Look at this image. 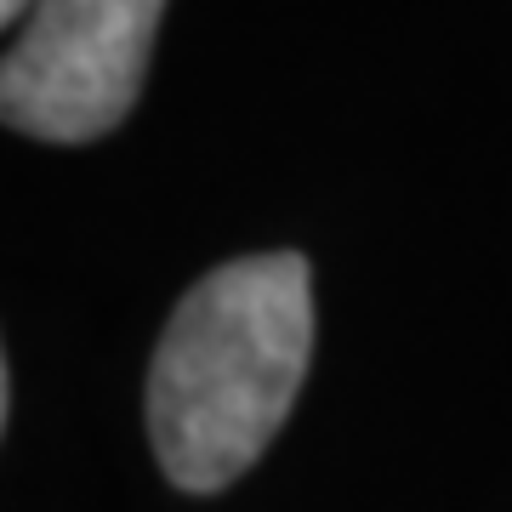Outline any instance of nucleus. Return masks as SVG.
Masks as SVG:
<instances>
[{"label":"nucleus","instance_id":"f257e3e1","mask_svg":"<svg viewBox=\"0 0 512 512\" xmlns=\"http://www.w3.org/2000/svg\"><path fill=\"white\" fill-rule=\"evenodd\" d=\"M313 353V279L296 251L222 262L177 302L148 370V444L177 490H222L291 416Z\"/></svg>","mask_w":512,"mask_h":512},{"label":"nucleus","instance_id":"f03ea898","mask_svg":"<svg viewBox=\"0 0 512 512\" xmlns=\"http://www.w3.org/2000/svg\"><path fill=\"white\" fill-rule=\"evenodd\" d=\"M165 0H35L0 63L6 126L40 143H92L143 92Z\"/></svg>","mask_w":512,"mask_h":512},{"label":"nucleus","instance_id":"7ed1b4c3","mask_svg":"<svg viewBox=\"0 0 512 512\" xmlns=\"http://www.w3.org/2000/svg\"><path fill=\"white\" fill-rule=\"evenodd\" d=\"M23 12H35V0H0V18L6 23H18Z\"/></svg>","mask_w":512,"mask_h":512}]
</instances>
